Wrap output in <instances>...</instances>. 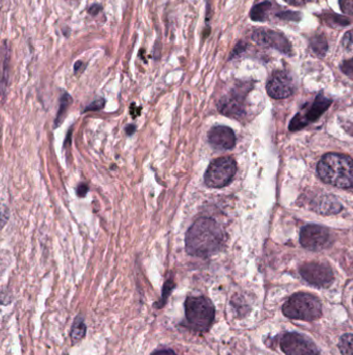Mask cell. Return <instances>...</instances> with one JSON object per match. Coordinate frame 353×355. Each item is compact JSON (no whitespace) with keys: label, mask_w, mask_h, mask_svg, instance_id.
Instances as JSON below:
<instances>
[{"label":"cell","mask_w":353,"mask_h":355,"mask_svg":"<svg viewBox=\"0 0 353 355\" xmlns=\"http://www.w3.org/2000/svg\"><path fill=\"white\" fill-rule=\"evenodd\" d=\"M225 233L220 225L210 218L196 220L186 234V250L190 255L207 258L222 249Z\"/></svg>","instance_id":"6da1fadb"},{"label":"cell","mask_w":353,"mask_h":355,"mask_svg":"<svg viewBox=\"0 0 353 355\" xmlns=\"http://www.w3.org/2000/svg\"><path fill=\"white\" fill-rule=\"evenodd\" d=\"M321 180L329 185L353 187V159L349 156L329 153L324 155L317 165Z\"/></svg>","instance_id":"7a4b0ae2"},{"label":"cell","mask_w":353,"mask_h":355,"mask_svg":"<svg viewBox=\"0 0 353 355\" xmlns=\"http://www.w3.org/2000/svg\"><path fill=\"white\" fill-rule=\"evenodd\" d=\"M283 313L288 318L313 321L318 319L322 314V306L315 296L307 293H298L286 301Z\"/></svg>","instance_id":"3957f363"},{"label":"cell","mask_w":353,"mask_h":355,"mask_svg":"<svg viewBox=\"0 0 353 355\" xmlns=\"http://www.w3.org/2000/svg\"><path fill=\"white\" fill-rule=\"evenodd\" d=\"M185 312L188 323L196 331H206L214 320V306L203 296L188 297L185 302Z\"/></svg>","instance_id":"277c9868"},{"label":"cell","mask_w":353,"mask_h":355,"mask_svg":"<svg viewBox=\"0 0 353 355\" xmlns=\"http://www.w3.org/2000/svg\"><path fill=\"white\" fill-rule=\"evenodd\" d=\"M237 173V163L231 157L218 158L210 163L205 174L204 183L210 188L227 186Z\"/></svg>","instance_id":"5b68a950"},{"label":"cell","mask_w":353,"mask_h":355,"mask_svg":"<svg viewBox=\"0 0 353 355\" xmlns=\"http://www.w3.org/2000/svg\"><path fill=\"white\" fill-rule=\"evenodd\" d=\"M331 100L322 94L317 95L312 103L307 104L296 116L292 118L290 123V130L291 131H298L309 125L310 123L315 122L317 118H319L322 113L330 106Z\"/></svg>","instance_id":"8992f818"},{"label":"cell","mask_w":353,"mask_h":355,"mask_svg":"<svg viewBox=\"0 0 353 355\" xmlns=\"http://www.w3.org/2000/svg\"><path fill=\"white\" fill-rule=\"evenodd\" d=\"M255 43L262 47L276 49L283 54L292 55V45L288 38L280 31H274L267 28H257L252 33Z\"/></svg>","instance_id":"52a82bcc"},{"label":"cell","mask_w":353,"mask_h":355,"mask_svg":"<svg viewBox=\"0 0 353 355\" xmlns=\"http://www.w3.org/2000/svg\"><path fill=\"white\" fill-rule=\"evenodd\" d=\"M286 355H318L319 350L311 340L297 332L285 333L280 342Z\"/></svg>","instance_id":"ba28073f"},{"label":"cell","mask_w":353,"mask_h":355,"mask_svg":"<svg viewBox=\"0 0 353 355\" xmlns=\"http://www.w3.org/2000/svg\"><path fill=\"white\" fill-rule=\"evenodd\" d=\"M300 272L304 280L316 287H328L333 281L332 270L322 263H306L300 268Z\"/></svg>","instance_id":"9c48e42d"},{"label":"cell","mask_w":353,"mask_h":355,"mask_svg":"<svg viewBox=\"0 0 353 355\" xmlns=\"http://www.w3.org/2000/svg\"><path fill=\"white\" fill-rule=\"evenodd\" d=\"M245 86H238L225 95L218 106L221 113L234 118L243 117L245 113Z\"/></svg>","instance_id":"30bf717a"},{"label":"cell","mask_w":353,"mask_h":355,"mask_svg":"<svg viewBox=\"0 0 353 355\" xmlns=\"http://www.w3.org/2000/svg\"><path fill=\"white\" fill-rule=\"evenodd\" d=\"M300 241L303 247L309 250H321L329 241L328 231L317 225H309L303 228Z\"/></svg>","instance_id":"8fae6325"},{"label":"cell","mask_w":353,"mask_h":355,"mask_svg":"<svg viewBox=\"0 0 353 355\" xmlns=\"http://www.w3.org/2000/svg\"><path fill=\"white\" fill-rule=\"evenodd\" d=\"M266 90L268 95L273 99H285L293 93V80L285 71L274 72L269 78Z\"/></svg>","instance_id":"7c38bea8"},{"label":"cell","mask_w":353,"mask_h":355,"mask_svg":"<svg viewBox=\"0 0 353 355\" xmlns=\"http://www.w3.org/2000/svg\"><path fill=\"white\" fill-rule=\"evenodd\" d=\"M234 132L224 126L213 127L208 132V142L217 150H230L235 145Z\"/></svg>","instance_id":"4fadbf2b"},{"label":"cell","mask_w":353,"mask_h":355,"mask_svg":"<svg viewBox=\"0 0 353 355\" xmlns=\"http://www.w3.org/2000/svg\"><path fill=\"white\" fill-rule=\"evenodd\" d=\"M272 9V5L269 2H262L255 5L250 11V18L253 21L262 22L266 21L269 17V13Z\"/></svg>","instance_id":"5bb4252c"},{"label":"cell","mask_w":353,"mask_h":355,"mask_svg":"<svg viewBox=\"0 0 353 355\" xmlns=\"http://www.w3.org/2000/svg\"><path fill=\"white\" fill-rule=\"evenodd\" d=\"M320 17L326 23V25L331 27H344V26H348L351 23L350 19H348L347 17H344L338 14H333V13H324Z\"/></svg>","instance_id":"9a60e30c"},{"label":"cell","mask_w":353,"mask_h":355,"mask_svg":"<svg viewBox=\"0 0 353 355\" xmlns=\"http://www.w3.org/2000/svg\"><path fill=\"white\" fill-rule=\"evenodd\" d=\"M2 55H3V93H5L6 85L9 81V69H10V61H11V51L7 41H4L3 43Z\"/></svg>","instance_id":"2e32d148"},{"label":"cell","mask_w":353,"mask_h":355,"mask_svg":"<svg viewBox=\"0 0 353 355\" xmlns=\"http://www.w3.org/2000/svg\"><path fill=\"white\" fill-rule=\"evenodd\" d=\"M311 48L318 56H324L328 49V44L324 35L318 34L311 39Z\"/></svg>","instance_id":"e0dca14e"},{"label":"cell","mask_w":353,"mask_h":355,"mask_svg":"<svg viewBox=\"0 0 353 355\" xmlns=\"http://www.w3.org/2000/svg\"><path fill=\"white\" fill-rule=\"evenodd\" d=\"M85 331H86V326L84 321L82 320L81 317H78L72 327V332H71V337L74 341H80L84 335H85Z\"/></svg>","instance_id":"ac0fdd59"},{"label":"cell","mask_w":353,"mask_h":355,"mask_svg":"<svg viewBox=\"0 0 353 355\" xmlns=\"http://www.w3.org/2000/svg\"><path fill=\"white\" fill-rule=\"evenodd\" d=\"M61 107L60 109H58V114H57V117H56V123H55V126L57 125H61V123L64 121V116L66 114V111L68 109V107L70 106L71 102H72V98L69 94L65 93L62 97H61Z\"/></svg>","instance_id":"d6986e66"},{"label":"cell","mask_w":353,"mask_h":355,"mask_svg":"<svg viewBox=\"0 0 353 355\" xmlns=\"http://www.w3.org/2000/svg\"><path fill=\"white\" fill-rule=\"evenodd\" d=\"M339 348L343 355H353V334H344L340 339Z\"/></svg>","instance_id":"ffe728a7"},{"label":"cell","mask_w":353,"mask_h":355,"mask_svg":"<svg viewBox=\"0 0 353 355\" xmlns=\"http://www.w3.org/2000/svg\"><path fill=\"white\" fill-rule=\"evenodd\" d=\"M277 17H279L282 20H286V21H300L302 15L299 12H282L280 14H277Z\"/></svg>","instance_id":"44dd1931"},{"label":"cell","mask_w":353,"mask_h":355,"mask_svg":"<svg viewBox=\"0 0 353 355\" xmlns=\"http://www.w3.org/2000/svg\"><path fill=\"white\" fill-rule=\"evenodd\" d=\"M342 45L347 51L353 53V30L345 33L342 39Z\"/></svg>","instance_id":"7402d4cb"},{"label":"cell","mask_w":353,"mask_h":355,"mask_svg":"<svg viewBox=\"0 0 353 355\" xmlns=\"http://www.w3.org/2000/svg\"><path fill=\"white\" fill-rule=\"evenodd\" d=\"M341 11L348 15L353 16V0H339Z\"/></svg>","instance_id":"603a6c76"},{"label":"cell","mask_w":353,"mask_h":355,"mask_svg":"<svg viewBox=\"0 0 353 355\" xmlns=\"http://www.w3.org/2000/svg\"><path fill=\"white\" fill-rule=\"evenodd\" d=\"M341 70L345 75L353 78V58L344 61L341 65Z\"/></svg>","instance_id":"cb8c5ba5"},{"label":"cell","mask_w":353,"mask_h":355,"mask_svg":"<svg viewBox=\"0 0 353 355\" xmlns=\"http://www.w3.org/2000/svg\"><path fill=\"white\" fill-rule=\"evenodd\" d=\"M105 106V100L104 99H99V100H96V101H93L90 105H88L85 109V112L86 111H93V110H100L102 108H104Z\"/></svg>","instance_id":"d4e9b609"},{"label":"cell","mask_w":353,"mask_h":355,"mask_svg":"<svg viewBox=\"0 0 353 355\" xmlns=\"http://www.w3.org/2000/svg\"><path fill=\"white\" fill-rule=\"evenodd\" d=\"M174 288V283L172 280H168L164 286V291H163V301H165V299L167 300V297L169 296V294L171 293L172 289Z\"/></svg>","instance_id":"484cf974"},{"label":"cell","mask_w":353,"mask_h":355,"mask_svg":"<svg viewBox=\"0 0 353 355\" xmlns=\"http://www.w3.org/2000/svg\"><path fill=\"white\" fill-rule=\"evenodd\" d=\"M87 192H88V187L85 184H80L79 186L77 187V194H78V196H80V197L85 196Z\"/></svg>","instance_id":"4316f807"},{"label":"cell","mask_w":353,"mask_h":355,"mask_svg":"<svg viewBox=\"0 0 353 355\" xmlns=\"http://www.w3.org/2000/svg\"><path fill=\"white\" fill-rule=\"evenodd\" d=\"M151 355H178L171 349H162L153 352Z\"/></svg>","instance_id":"83f0119b"},{"label":"cell","mask_w":353,"mask_h":355,"mask_svg":"<svg viewBox=\"0 0 353 355\" xmlns=\"http://www.w3.org/2000/svg\"><path fill=\"white\" fill-rule=\"evenodd\" d=\"M286 3H288L289 5H292V6H303V5H306L307 3H309L310 0H285Z\"/></svg>","instance_id":"f1b7e54d"},{"label":"cell","mask_w":353,"mask_h":355,"mask_svg":"<svg viewBox=\"0 0 353 355\" xmlns=\"http://www.w3.org/2000/svg\"><path fill=\"white\" fill-rule=\"evenodd\" d=\"M102 7L100 5H92L90 8H89V13L92 14V15H96L97 13H99L101 11Z\"/></svg>","instance_id":"f546056e"},{"label":"cell","mask_w":353,"mask_h":355,"mask_svg":"<svg viewBox=\"0 0 353 355\" xmlns=\"http://www.w3.org/2000/svg\"><path fill=\"white\" fill-rule=\"evenodd\" d=\"M83 66V63L82 62H77L74 66V70H75V73H78V71H79V69Z\"/></svg>","instance_id":"4dcf8cb0"},{"label":"cell","mask_w":353,"mask_h":355,"mask_svg":"<svg viewBox=\"0 0 353 355\" xmlns=\"http://www.w3.org/2000/svg\"><path fill=\"white\" fill-rule=\"evenodd\" d=\"M135 131V127L134 126H128L127 128V133L128 134H132V132Z\"/></svg>","instance_id":"1f68e13d"}]
</instances>
